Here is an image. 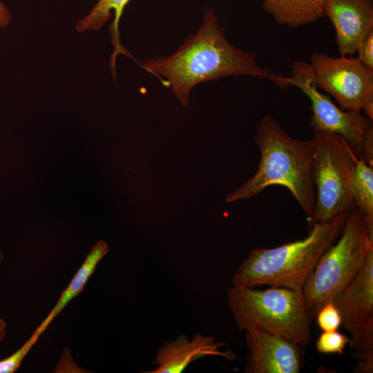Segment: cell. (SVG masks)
Instances as JSON below:
<instances>
[{
    "label": "cell",
    "instance_id": "6da1fadb",
    "mask_svg": "<svg viewBox=\"0 0 373 373\" xmlns=\"http://www.w3.org/2000/svg\"><path fill=\"white\" fill-rule=\"evenodd\" d=\"M143 69L169 87L183 106L197 84L231 75L265 79L270 72L262 68L254 55L232 45L213 8L205 10L203 21L172 55L147 60Z\"/></svg>",
    "mask_w": 373,
    "mask_h": 373
},
{
    "label": "cell",
    "instance_id": "7a4b0ae2",
    "mask_svg": "<svg viewBox=\"0 0 373 373\" xmlns=\"http://www.w3.org/2000/svg\"><path fill=\"white\" fill-rule=\"evenodd\" d=\"M255 142L260 158L254 175L229 193L226 202L248 200L272 185L285 187L296 200L308 221L312 218L316 193L312 162V139L300 140L289 135L269 115L260 122Z\"/></svg>",
    "mask_w": 373,
    "mask_h": 373
},
{
    "label": "cell",
    "instance_id": "3957f363",
    "mask_svg": "<svg viewBox=\"0 0 373 373\" xmlns=\"http://www.w3.org/2000/svg\"><path fill=\"white\" fill-rule=\"evenodd\" d=\"M349 213L314 223L302 239L251 250L233 274L232 286L280 287L302 291L322 255L341 233Z\"/></svg>",
    "mask_w": 373,
    "mask_h": 373
},
{
    "label": "cell",
    "instance_id": "277c9868",
    "mask_svg": "<svg viewBox=\"0 0 373 373\" xmlns=\"http://www.w3.org/2000/svg\"><path fill=\"white\" fill-rule=\"evenodd\" d=\"M373 249V222L354 209L342 232L322 255L302 289L305 309L311 316L341 292L357 275Z\"/></svg>",
    "mask_w": 373,
    "mask_h": 373
},
{
    "label": "cell",
    "instance_id": "5b68a950",
    "mask_svg": "<svg viewBox=\"0 0 373 373\" xmlns=\"http://www.w3.org/2000/svg\"><path fill=\"white\" fill-rule=\"evenodd\" d=\"M227 303L241 331L254 329L288 338L303 347L311 340V316L302 291L285 287L265 289L232 286Z\"/></svg>",
    "mask_w": 373,
    "mask_h": 373
},
{
    "label": "cell",
    "instance_id": "8992f818",
    "mask_svg": "<svg viewBox=\"0 0 373 373\" xmlns=\"http://www.w3.org/2000/svg\"><path fill=\"white\" fill-rule=\"evenodd\" d=\"M312 131V171L316 200L309 227L356 209L352 177L358 158L341 136Z\"/></svg>",
    "mask_w": 373,
    "mask_h": 373
},
{
    "label": "cell",
    "instance_id": "52a82bcc",
    "mask_svg": "<svg viewBox=\"0 0 373 373\" xmlns=\"http://www.w3.org/2000/svg\"><path fill=\"white\" fill-rule=\"evenodd\" d=\"M267 78L281 88L295 86L311 101L312 130L338 135L343 138L359 160L373 165L372 119L361 112L343 110L318 90L309 64L298 61L291 65V75L270 74Z\"/></svg>",
    "mask_w": 373,
    "mask_h": 373
},
{
    "label": "cell",
    "instance_id": "ba28073f",
    "mask_svg": "<svg viewBox=\"0 0 373 373\" xmlns=\"http://www.w3.org/2000/svg\"><path fill=\"white\" fill-rule=\"evenodd\" d=\"M342 325L350 333L349 345L358 363L354 372H373V249L354 279L334 298Z\"/></svg>",
    "mask_w": 373,
    "mask_h": 373
},
{
    "label": "cell",
    "instance_id": "9c48e42d",
    "mask_svg": "<svg viewBox=\"0 0 373 373\" xmlns=\"http://www.w3.org/2000/svg\"><path fill=\"white\" fill-rule=\"evenodd\" d=\"M318 88L329 93L343 110L364 111L373 119V70L356 58L332 57L323 52L310 57Z\"/></svg>",
    "mask_w": 373,
    "mask_h": 373
},
{
    "label": "cell",
    "instance_id": "30bf717a",
    "mask_svg": "<svg viewBox=\"0 0 373 373\" xmlns=\"http://www.w3.org/2000/svg\"><path fill=\"white\" fill-rule=\"evenodd\" d=\"M245 332L249 352L246 373H299L304 365L303 346L285 336L254 329Z\"/></svg>",
    "mask_w": 373,
    "mask_h": 373
},
{
    "label": "cell",
    "instance_id": "8fae6325",
    "mask_svg": "<svg viewBox=\"0 0 373 373\" xmlns=\"http://www.w3.org/2000/svg\"><path fill=\"white\" fill-rule=\"evenodd\" d=\"M323 10L335 28L338 53L354 55L373 31V0H325Z\"/></svg>",
    "mask_w": 373,
    "mask_h": 373
},
{
    "label": "cell",
    "instance_id": "7c38bea8",
    "mask_svg": "<svg viewBox=\"0 0 373 373\" xmlns=\"http://www.w3.org/2000/svg\"><path fill=\"white\" fill-rule=\"evenodd\" d=\"M226 343L213 336L196 334L192 340L180 335L166 342L157 350L154 359L157 366L146 373H181L193 361L207 356H220L229 361L237 358L231 350H222Z\"/></svg>",
    "mask_w": 373,
    "mask_h": 373
},
{
    "label": "cell",
    "instance_id": "4fadbf2b",
    "mask_svg": "<svg viewBox=\"0 0 373 373\" xmlns=\"http://www.w3.org/2000/svg\"><path fill=\"white\" fill-rule=\"evenodd\" d=\"M108 251V247L104 240H99L92 247L68 285L62 291L55 306L34 332L35 334L41 336L66 306L83 291L98 263Z\"/></svg>",
    "mask_w": 373,
    "mask_h": 373
},
{
    "label": "cell",
    "instance_id": "5bb4252c",
    "mask_svg": "<svg viewBox=\"0 0 373 373\" xmlns=\"http://www.w3.org/2000/svg\"><path fill=\"white\" fill-rule=\"evenodd\" d=\"M325 1L262 0V8L279 24L295 28L316 22L325 16Z\"/></svg>",
    "mask_w": 373,
    "mask_h": 373
},
{
    "label": "cell",
    "instance_id": "9a60e30c",
    "mask_svg": "<svg viewBox=\"0 0 373 373\" xmlns=\"http://www.w3.org/2000/svg\"><path fill=\"white\" fill-rule=\"evenodd\" d=\"M131 0H98L89 13L80 19L76 29L79 32L98 30L109 20L113 14L114 19L111 25L110 33L115 48L111 60L115 61L119 53L129 56L130 53L123 47L119 41V23L124 9Z\"/></svg>",
    "mask_w": 373,
    "mask_h": 373
},
{
    "label": "cell",
    "instance_id": "2e32d148",
    "mask_svg": "<svg viewBox=\"0 0 373 373\" xmlns=\"http://www.w3.org/2000/svg\"><path fill=\"white\" fill-rule=\"evenodd\" d=\"M352 193L356 209L373 222V165L358 158L353 173Z\"/></svg>",
    "mask_w": 373,
    "mask_h": 373
},
{
    "label": "cell",
    "instance_id": "e0dca14e",
    "mask_svg": "<svg viewBox=\"0 0 373 373\" xmlns=\"http://www.w3.org/2000/svg\"><path fill=\"white\" fill-rule=\"evenodd\" d=\"M350 338L336 331L323 332L316 342L317 351L321 354H343Z\"/></svg>",
    "mask_w": 373,
    "mask_h": 373
},
{
    "label": "cell",
    "instance_id": "ac0fdd59",
    "mask_svg": "<svg viewBox=\"0 0 373 373\" xmlns=\"http://www.w3.org/2000/svg\"><path fill=\"white\" fill-rule=\"evenodd\" d=\"M315 316L322 332L336 331L342 325L340 312L333 300L323 305Z\"/></svg>",
    "mask_w": 373,
    "mask_h": 373
},
{
    "label": "cell",
    "instance_id": "d6986e66",
    "mask_svg": "<svg viewBox=\"0 0 373 373\" xmlns=\"http://www.w3.org/2000/svg\"><path fill=\"white\" fill-rule=\"evenodd\" d=\"M39 338V335L33 333L20 348L8 357L0 360V373L15 372L20 367L22 361Z\"/></svg>",
    "mask_w": 373,
    "mask_h": 373
},
{
    "label": "cell",
    "instance_id": "ffe728a7",
    "mask_svg": "<svg viewBox=\"0 0 373 373\" xmlns=\"http://www.w3.org/2000/svg\"><path fill=\"white\" fill-rule=\"evenodd\" d=\"M357 59L367 68L373 70V31L370 32L358 46Z\"/></svg>",
    "mask_w": 373,
    "mask_h": 373
},
{
    "label": "cell",
    "instance_id": "44dd1931",
    "mask_svg": "<svg viewBox=\"0 0 373 373\" xmlns=\"http://www.w3.org/2000/svg\"><path fill=\"white\" fill-rule=\"evenodd\" d=\"M11 18L10 10L0 1V28H4L8 26Z\"/></svg>",
    "mask_w": 373,
    "mask_h": 373
},
{
    "label": "cell",
    "instance_id": "7402d4cb",
    "mask_svg": "<svg viewBox=\"0 0 373 373\" xmlns=\"http://www.w3.org/2000/svg\"><path fill=\"white\" fill-rule=\"evenodd\" d=\"M6 321L0 318V343L3 341L6 336Z\"/></svg>",
    "mask_w": 373,
    "mask_h": 373
},
{
    "label": "cell",
    "instance_id": "603a6c76",
    "mask_svg": "<svg viewBox=\"0 0 373 373\" xmlns=\"http://www.w3.org/2000/svg\"><path fill=\"white\" fill-rule=\"evenodd\" d=\"M3 258H4L3 253V251H2V249H1V248L0 247V265L3 261Z\"/></svg>",
    "mask_w": 373,
    "mask_h": 373
}]
</instances>
